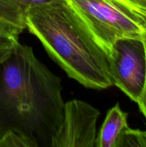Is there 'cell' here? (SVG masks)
I'll return each mask as SVG.
<instances>
[{
	"instance_id": "obj_7",
	"label": "cell",
	"mask_w": 146,
	"mask_h": 147,
	"mask_svg": "<svg viewBox=\"0 0 146 147\" xmlns=\"http://www.w3.org/2000/svg\"><path fill=\"white\" fill-rule=\"evenodd\" d=\"M22 29L0 20V65L11 56L19 45V35Z\"/></svg>"
},
{
	"instance_id": "obj_6",
	"label": "cell",
	"mask_w": 146,
	"mask_h": 147,
	"mask_svg": "<svg viewBox=\"0 0 146 147\" xmlns=\"http://www.w3.org/2000/svg\"><path fill=\"white\" fill-rule=\"evenodd\" d=\"M128 114L123 111L117 103L107 112L97 139V147H117L120 134L127 124Z\"/></svg>"
},
{
	"instance_id": "obj_8",
	"label": "cell",
	"mask_w": 146,
	"mask_h": 147,
	"mask_svg": "<svg viewBox=\"0 0 146 147\" xmlns=\"http://www.w3.org/2000/svg\"><path fill=\"white\" fill-rule=\"evenodd\" d=\"M25 11L26 9L14 0H0V20L23 30L26 28Z\"/></svg>"
},
{
	"instance_id": "obj_1",
	"label": "cell",
	"mask_w": 146,
	"mask_h": 147,
	"mask_svg": "<svg viewBox=\"0 0 146 147\" xmlns=\"http://www.w3.org/2000/svg\"><path fill=\"white\" fill-rule=\"evenodd\" d=\"M61 79L19 44L0 65V136L9 132L30 147H52L63 120Z\"/></svg>"
},
{
	"instance_id": "obj_9",
	"label": "cell",
	"mask_w": 146,
	"mask_h": 147,
	"mask_svg": "<svg viewBox=\"0 0 146 147\" xmlns=\"http://www.w3.org/2000/svg\"><path fill=\"white\" fill-rule=\"evenodd\" d=\"M117 147H146V131L127 126L120 134Z\"/></svg>"
},
{
	"instance_id": "obj_11",
	"label": "cell",
	"mask_w": 146,
	"mask_h": 147,
	"mask_svg": "<svg viewBox=\"0 0 146 147\" xmlns=\"http://www.w3.org/2000/svg\"><path fill=\"white\" fill-rule=\"evenodd\" d=\"M14 1L19 4L20 5H21L27 9V8L29 7L50 2V1H54V0H14Z\"/></svg>"
},
{
	"instance_id": "obj_4",
	"label": "cell",
	"mask_w": 146,
	"mask_h": 147,
	"mask_svg": "<svg viewBox=\"0 0 146 147\" xmlns=\"http://www.w3.org/2000/svg\"><path fill=\"white\" fill-rule=\"evenodd\" d=\"M107 58L113 85L133 101L138 103L146 77V53L143 40L126 38L117 40Z\"/></svg>"
},
{
	"instance_id": "obj_3",
	"label": "cell",
	"mask_w": 146,
	"mask_h": 147,
	"mask_svg": "<svg viewBox=\"0 0 146 147\" xmlns=\"http://www.w3.org/2000/svg\"><path fill=\"white\" fill-rule=\"evenodd\" d=\"M65 1L107 56L117 40L146 32V0Z\"/></svg>"
},
{
	"instance_id": "obj_10",
	"label": "cell",
	"mask_w": 146,
	"mask_h": 147,
	"mask_svg": "<svg viewBox=\"0 0 146 147\" xmlns=\"http://www.w3.org/2000/svg\"><path fill=\"white\" fill-rule=\"evenodd\" d=\"M143 43H144L145 49V53H146V32L145 34H143V37H142ZM138 105L139 109H140V112L143 114L145 118L146 119V77H145V87L144 90H143V93L142 94L141 98H140V101L137 103Z\"/></svg>"
},
{
	"instance_id": "obj_2",
	"label": "cell",
	"mask_w": 146,
	"mask_h": 147,
	"mask_svg": "<svg viewBox=\"0 0 146 147\" xmlns=\"http://www.w3.org/2000/svg\"><path fill=\"white\" fill-rule=\"evenodd\" d=\"M25 24L69 77L89 88L113 86L107 55L65 0L28 7Z\"/></svg>"
},
{
	"instance_id": "obj_5",
	"label": "cell",
	"mask_w": 146,
	"mask_h": 147,
	"mask_svg": "<svg viewBox=\"0 0 146 147\" xmlns=\"http://www.w3.org/2000/svg\"><path fill=\"white\" fill-rule=\"evenodd\" d=\"M98 109L85 101L73 99L64 104L63 120L52 147H94Z\"/></svg>"
}]
</instances>
